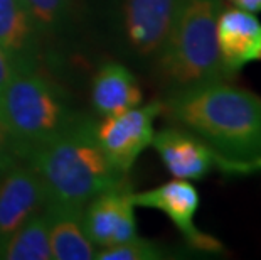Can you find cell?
Returning <instances> with one entry per match:
<instances>
[{"label": "cell", "instance_id": "1", "mask_svg": "<svg viewBox=\"0 0 261 260\" xmlns=\"http://www.w3.org/2000/svg\"><path fill=\"white\" fill-rule=\"evenodd\" d=\"M164 113L223 156L261 160V97L227 81L170 93Z\"/></svg>", "mask_w": 261, "mask_h": 260}, {"label": "cell", "instance_id": "2", "mask_svg": "<svg viewBox=\"0 0 261 260\" xmlns=\"http://www.w3.org/2000/svg\"><path fill=\"white\" fill-rule=\"evenodd\" d=\"M96 125L76 117L59 135L25 156L46 186L47 204L83 209L94 196L126 184L99 147Z\"/></svg>", "mask_w": 261, "mask_h": 260}, {"label": "cell", "instance_id": "3", "mask_svg": "<svg viewBox=\"0 0 261 260\" xmlns=\"http://www.w3.org/2000/svg\"><path fill=\"white\" fill-rule=\"evenodd\" d=\"M223 0H179L167 39L155 63L170 93L227 81L218 48Z\"/></svg>", "mask_w": 261, "mask_h": 260}, {"label": "cell", "instance_id": "4", "mask_svg": "<svg viewBox=\"0 0 261 260\" xmlns=\"http://www.w3.org/2000/svg\"><path fill=\"white\" fill-rule=\"evenodd\" d=\"M74 119L63 91L39 69L19 71L0 93V122L17 140L24 160L32 149L59 135Z\"/></svg>", "mask_w": 261, "mask_h": 260}, {"label": "cell", "instance_id": "5", "mask_svg": "<svg viewBox=\"0 0 261 260\" xmlns=\"http://www.w3.org/2000/svg\"><path fill=\"white\" fill-rule=\"evenodd\" d=\"M152 147L165 169L177 179L201 181L214 171L226 176H251L261 173V160H236L204 142L182 127H165L155 132Z\"/></svg>", "mask_w": 261, "mask_h": 260}, {"label": "cell", "instance_id": "6", "mask_svg": "<svg viewBox=\"0 0 261 260\" xmlns=\"http://www.w3.org/2000/svg\"><path fill=\"white\" fill-rule=\"evenodd\" d=\"M164 113V102L138 105L123 113L105 117L96 125V137L116 173L126 176L147 147L152 146L153 124Z\"/></svg>", "mask_w": 261, "mask_h": 260}, {"label": "cell", "instance_id": "7", "mask_svg": "<svg viewBox=\"0 0 261 260\" xmlns=\"http://www.w3.org/2000/svg\"><path fill=\"white\" fill-rule=\"evenodd\" d=\"M177 4L179 0H120V37L133 58L157 61Z\"/></svg>", "mask_w": 261, "mask_h": 260}, {"label": "cell", "instance_id": "8", "mask_svg": "<svg viewBox=\"0 0 261 260\" xmlns=\"http://www.w3.org/2000/svg\"><path fill=\"white\" fill-rule=\"evenodd\" d=\"M135 206L159 209L174 223L180 231L184 240L194 250L207 252V253H223L224 247L216 237L204 233L197 228L196 213L201 203L197 187L187 179L174 178L169 182H164L152 190L133 193Z\"/></svg>", "mask_w": 261, "mask_h": 260}, {"label": "cell", "instance_id": "9", "mask_svg": "<svg viewBox=\"0 0 261 260\" xmlns=\"http://www.w3.org/2000/svg\"><path fill=\"white\" fill-rule=\"evenodd\" d=\"M83 228L96 248L135 239V201L130 186L113 187L88 201L83 208Z\"/></svg>", "mask_w": 261, "mask_h": 260}, {"label": "cell", "instance_id": "10", "mask_svg": "<svg viewBox=\"0 0 261 260\" xmlns=\"http://www.w3.org/2000/svg\"><path fill=\"white\" fill-rule=\"evenodd\" d=\"M46 204V186L29 162L7 171L0 178V248Z\"/></svg>", "mask_w": 261, "mask_h": 260}, {"label": "cell", "instance_id": "11", "mask_svg": "<svg viewBox=\"0 0 261 260\" xmlns=\"http://www.w3.org/2000/svg\"><path fill=\"white\" fill-rule=\"evenodd\" d=\"M218 48L229 78L246 64L261 61V22L246 10L223 7L218 19Z\"/></svg>", "mask_w": 261, "mask_h": 260}, {"label": "cell", "instance_id": "12", "mask_svg": "<svg viewBox=\"0 0 261 260\" xmlns=\"http://www.w3.org/2000/svg\"><path fill=\"white\" fill-rule=\"evenodd\" d=\"M39 29L20 0H0V48L19 69H37Z\"/></svg>", "mask_w": 261, "mask_h": 260}, {"label": "cell", "instance_id": "13", "mask_svg": "<svg viewBox=\"0 0 261 260\" xmlns=\"http://www.w3.org/2000/svg\"><path fill=\"white\" fill-rule=\"evenodd\" d=\"M91 100L98 113L112 117L142 105L143 93L137 76L126 66L107 63L93 80Z\"/></svg>", "mask_w": 261, "mask_h": 260}, {"label": "cell", "instance_id": "14", "mask_svg": "<svg viewBox=\"0 0 261 260\" xmlns=\"http://www.w3.org/2000/svg\"><path fill=\"white\" fill-rule=\"evenodd\" d=\"M49 245L54 260H91L98 248L83 228V209L59 204H46Z\"/></svg>", "mask_w": 261, "mask_h": 260}, {"label": "cell", "instance_id": "15", "mask_svg": "<svg viewBox=\"0 0 261 260\" xmlns=\"http://www.w3.org/2000/svg\"><path fill=\"white\" fill-rule=\"evenodd\" d=\"M2 260H51L46 209L32 217L0 248Z\"/></svg>", "mask_w": 261, "mask_h": 260}, {"label": "cell", "instance_id": "16", "mask_svg": "<svg viewBox=\"0 0 261 260\" xmlns=\"http://www.w3.org/2000/svg\"><path fill=\"white\" fill-rule=\"evenodd\" d=\"M167 252L157 242L135 237L116 245L103 247L96 250V260H160L167 258Z\"/></svg>", "mask_w": 261, "mask_h": 260}, {"label": "cell", "instance_id": "17", "mask_svg": "<svg viewBox=\"0 0 261 260\" xmlns=\"http://www.w3.org/2000/svg\"><path fill=\"white\" fill-rule=\"evenodd\" d=\"M31 14L39 32H51L63 24L69 0H20Z\"/></svg>", "mask_w": 261, "mask_h": 260}, {"label": "cell", "instance_id": "18", "mask_svg": "<svg viewBox=\"0 0 261 260\" xmlns=\"http://www.w3.org/2000/svg\"><path fill=\"white\" fill-rule=\"evenodd\" d=\"M20 162H24V152L17 140L0 122V178Z\"/></svg>", "mask_w": 261, "mask_h": 260}, {"label": "cell", "instance_id": "19", "mask_svg": "<svg viewBox=\"0 0 261 260\" xmlns=\"http://www.w3.org/2000/svg\"><path fill=\"white\" fill-rule=\"evenodd\" d=\"M19 71L20 69H19V66L15 64V61L0 48V93L4 91V88L12 81V78Z\"/></svg>", "mask_w": 261, "mask_h": 260}, {"label": "cell", "instance_id": "20", "mask_svg": "<svg viewBox=\"0 0 261 260\" xmlns=\"http://www.w3.org/2000/svg\"><path fill=\"white\" fill-rule=\"evenodd\" d=\"M227 2H231L232 7L246 10V12L251 14L261 12V0H227Z\"/></svg>", "mask_w": 261, "mask_h": 260}]
</instances>
